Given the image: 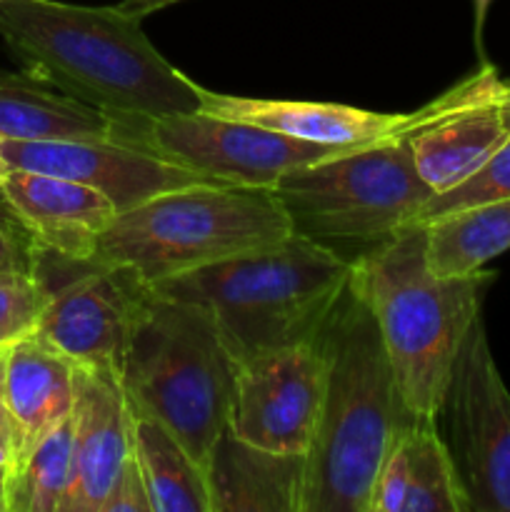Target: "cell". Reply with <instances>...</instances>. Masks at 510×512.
Masks as SVG:
<instances>
[{"mask_svg":"<svg viewBox=\"0 0 510 512\" xmlns=\"http://www.w3.org/2000/svg\"><path fill=\"white\" fill-rule=\"evenodd\" d=\"M0 38L28 73L118 125L203 110V85L168 63L120 5L0 0Z\"/></svg>","mask_w":510,"mask_h":512,"instance_id":"1","label":"cell"},{"mask_svg":"<svg viewBox=\"0 0 510 512\" xmlns=\"http://www.w3.org/2000/svg\"><path fill=\"white\" fill-rule=\"evenodd\" d=\"M325 395L305 455L300 512H370L380 463L415 415L400 395L378 323L348 285L320 335Z\"/></svg>","mask_w":510,"mask_h":512,"instance_id":"2","label":"cell"},{"mask_svg":"<svg viewBox=\"0 0 510 512\" xmlns=\"http://www.w3.org/2000/svg\"><path fill=\"white\" fill-rule=\"evenodd\" d=\"M350 273L353 260L293 230L278 243L150 288L203 308L240 365L315 343L348 290Z\"/></svg>","mask_w":510,"mask_h":512,"instance_id":"3","label":"cell"},{"mask_svg":"<svg viewBox=\"0 0 510 512\" xmlns=\"http://www.w3.org/2000/svg\"><path fill=\"white\" fill-rule=\"evenodd\" d=\"M493 273L438 275L425 225H408L353 260L350 285L378 323L400 395L415 418L435 420Z\"/></svg>","mask_w":510,"mask_h":512,"instance_id":"4","label":"cell"},{"mask_svg":"<svg viewBox=\"0 0 510 512\" xmlns=\"http://www.w3.org/2000/svg\"><path fill=\"white\" fill-rule=\"evenodd\" d=\"M290 233L288 210L270 188L193 183L115 215L95 260L155 285L273 245Z\"/></svg>","mask_w":510,"mask_h":512,"instance_id":"5","label":"cell"},{"mask_svg":"<svg viewBox=\"0 0 510 512\" xmlns=\"http://www.w3.org/2000/svg\"><path fill=\"white\" fill-rule=\"evenodd\" d=\"M235 373L238 363L203 308L148 290L120 383L130 408L158 420L203 470L228 428Z\"/></svg>","mask_w":510,"mask_h":512,"instance_id":"6","label":"cell"},{"mask_svg":"<svg viewBox=\"0 0 510 512\" xmlns=\"http://www.w3.org/2000/svg\"><path fill=\"white\" fill-rule=\"evenodd\" d=\"M408 140L365 145L283 175L273 193L295 233L320 243H380L405 228L433 195L418 175Z\"/></svg>","mask_w":510,"mask_h":512,"instance_id":"7","label":"cell"},{"mask_svg":"<svg viewBox=\"0 0 510 512\" xmlns=\"http://www.w3.org/2000/svg\"><path fill=\"white\" fill-rule=\"evenodd\" d=\"M115 138L143 145L213 183L270 190L290 170L355 150L350 145L293 138L265 125L223 118L208 110L165 115L138 125H118Z\"/></svg>","mask_w":510,"mask_h":512,"instance_id":"8","label":"cell"},{"mask_svg":"<svg viewBox=\"0 0 510 512\" xmlns=\"http://www.w3.org/2000/svg\"><path fill=\"white\" fill-rule=\"evenodd\" d=\"M435 425L468 512H510V390L490 353L483 315L465 335Z\"/></svg>","mask_w":510,"mask_h":512,"instance_id":"9","label":"cell"},{"mask_svg":"<svg viewBox=\"0 0 510 512\" xmlns=\"http://www.w3.org/2000/svg\"><path fill=\"white\" fill-rule=\"evenodd\" d=\"M40 253V250H38ZM55 270H35L50 290L35 335L63 353L75 368L120 380L130 338L150 285L118 265L100 260H63L40 253Z\"/></svg>","mask_w":510,"mask_h":512,"instance_id":"10","label":"cell"},{"mask_svg":"<svg viewBox=\"0 0 510 512\" xmlns=\"http://www.w3.org/2000/svg\"><path fill=\"white\" fill-rule=\"evenodd\" d=\"M505 80L495 65L483 63L468 78L458 80L453 88L425 103L413 113H378V110L353 108L340 103H303V100L243 98V95L213 93L203 88V110L223 118L258 123L293 138L313 140L325 145H385L410 138L428 125L465 105L500 93Z\"/></svg>","mask_w":510,"mask_h":512,"instance_id":"11","label":"cell"},{"mask_svg":"<svg viewBox=\"0 0 510 512\" xmlns=\"http://www.w3.org/2000/svg\"><path fill=\"white\" fill-rule=\"evenodd\" d=\"M325 373L320 338L240 363L230 433L263 450L305 458L318 430Z\"/></svg>","mask_w":510,"mask_h":512,"instance_id":"12","label":"cell"},{"mask_svg":"<svg viewBox=\"0 0 510 512\" xmlns=\"http://www.w3.org/2000/svg\"><path fill=\"white\" fill-rule=\"evenodd\" d=\"M0 155L13 170L60 175L100 190L118 213L168 190L213 183L143 145L110 140H10L0 138ZM228 185V183H225Z\"/></svg>","mask_w":510,"mask_h":512,"instance_id":"13","label":"cell"},{"mask_svg":"<svg viewBox=\"0 0 510 512\" xmlns=\"http://www.w3.org/2000/svg\"><path fill=\"white\" fill-rule=\"evenodd\" d=\"M0 200L40 253L63 260H95L98 243L118 208L108 195L60 175L8 170Z\"/></svg>","mask_w":510,"mask_h":512,"instance_id":"14","label":"cell"},{"mask_svg":"<svg viewBox=\"0 0 510 512\" xmlns=\"http://www.w3.org/2000/svg\"><path fill=\"white\" fill-rule=\"evenodd\" d=\"M133 453L130 403L113 375L75 368L73 485L63 512H100Z\"/></svg>","mask_w":510,"mask_h":512,"instance_id":"15","label":"cell"},{"mask_svg":"<svg viewBox=\"0 0 510 512\" xmlns=\"http://www.w3.org/2000/svg\"><path fill=\"white\" fill-rule=\"evenodd\" d=\"M303 455L263 450L223 430L205 463L210 512H300Z\"/></svg>","mask_w":510,"mask_h":512,"instance_id":"16","label":"cell"},{"mask_svg":"<svg viewBox=\"0 0 510 512\" xmlns=\"http://www.w3.org/2000/svg\"><path fill=\"white\" fill-rule=\"evenodd\" d=\"M5 403L18 433V460L73 413L75 365L40 335L18 340L5 355Z\"/></svg>","mask_w":510,"mask_h":512,"instance_id":"17","label":"cell"},{"mask_svg":"<svg viewBox=\"0 0 510 512\" xmlns=\"http://www.w3.org/2000/svg\"><path fill=\"white\" fill-rule=\"evenodd\" d=\"M503 93L505 88L410 135L415 168L433 195L468 180L505 143L510 133L500 115Z\"/></svg>","mask_w":510,"mask_h":512,"instance_id":"18","label":"cell"},{"mask_svg":"<svg viewBox=\"0 0 510 512\" xmlns=\"http://www.w3.org/2000/svg\"><path fill=\"white\" fill-rule=\"evenodd\" d=\"M118 120L35 73L0 70V138L110 140Z\"/></svg>","mask_w":510,"mask_h":512,"instance_id":"19","label":"cell"},{"mask_svg":"<svg viewBox=\"0 0 510 512\" xmlns=\"http://www.w3.org/2000/svg\"><path fill=\"white\" fill-rule=\"evenodd\" d=\"M130 435L153 512H210L203 465L173 433L130 408Z\"/></svg>","mask_w":510,"mask_h":512,"instance_id":"20","label":"cell"},{"mask_svg":"<svg viewBox=\"0 0 510 512\" xmlns=\"http://www.w3.org/2000/svg\"><path fill=\"white\" fill-rule=\"evenodd\" d=\"M428 263L438 275L485 268L510 250V198L470 205L425 223Z\"/></svg>","mask_w":510,"mask_h":512,"instance_id":"21","label":"cell"},{"mask_svg":"<svg viewBox=\"0 0 510 512\" xmlns=\"http://www.w3.org/2000/svg\"><path fill=\"white\" fill-rule=\"evenodd\" d=\"M73 485V413L8 470V512H63Z\"/></svg>","mask_w":510,"mask_h":512,"instance_id":"22","label":"cell"},{"mask_svg":"<svg viewBox=\"0 0 510 512\" xmlns=\"http://www.w3.org/2000/svg\"><path fill=\"white\" fill-rule=\"evenodd\" d=\"M405 440L408 493L403 512H468L463 485L435 420L415 418Z\"/></svg>","mask_w":510,"mask_h":512,"instance_id":"23","label":"cell"},{"mask_svg":"<svg viewBox=\"0 0 510 512\" xmlns=\"http://www.w3.org/2000/svg\"><path fill=\"white\" fill-rule=\"evenodd\" d=\"M500 198H510V135L468 180L445 190V193L430 195L428 203L418 210V215L408 225H425L430 220L440 218V215Z\"/></svg>","mask_w":510,"mask_h":512,"instance_id":"24","label":"cell"},{"mask_svg":"<svg viewBox=\"0 0 510 512\" xmlns=\"http://www.w3.org/2000/svg\"><path fill=\"white\" fill-rule=\"evenodd\" d=\"M48 300L50 290L38 273H0V348L33 335Z\"/></svg>","mask_w":510,"mask_h":512,"instance_id":"25","label":"cell"},{"mask_svg":"<svg viewBox=\"0 0 510 512\" xmlns=\"http://www.w3.org/2000/svg\"><path fill=\"white\" fill-rule=\"evenodd\" d=\"M405 433L395 440L390 453L380 463L373 493H370V512H403L405 493H408V440H405Z\"/></svg>","mask_w":510,"mask_h":512,"instance_id":"26","label":"cell"},{"mask_svg":"<svg viewBox=\"0 0 510 512\" xmlns=\"http://www.w3.org/2000/svg\"><path fill=\"white\" fill-rule=\"evenodd\" d=\"M100 512H153L148 490H145V480L143 475H140V468L138 463H135L133 453L125 460L123 470H120L118 478H115L113 488H110Z\"/></svg>","mask_w":510,"mask_h":512,"instance_id":"27","label":"cell"},{"mask_svg":"<svg viewBox=\"0 0 510 512\" xmlns=\"http://www.w3.org/2000/svg\"><path fill=\"white\" fill-rule=\"evenodd\" d=\"M38 248L18 223H0V273H35Z\"/></svg>","mask_w":510,"mask_h":512,"instance_id":"28","label":"cell"},{"mask_svg":"<svg viewBox=\"0 0 510 512\" xmlns=\"http://www.w3.org/2000/svg\"><path fill=\"white\" fill-rule=\"evenodd\" d=\"M5 355L8 348H0V440L10 445L15 460V450H18V433H15L13 418H10L8 403H5Z\"/></svg>","mask_w":510,"mask_h":512,"instance_id":"29","label":"cell"},{"mask_svg":"<svg viewBox=\"0 0 510 512\" xmlns=\"http://www.w3.org/2000/svg\"><path fill=\"white\" fill-rule=\"evenodd\" d=\"M175 3H183V0H123V3H118V5L125 10V13H130V15H135V18L143 20L145 15L158 13V10L168 8V5H175Z\"/></svg>","mask_w":510,"mask_h":512,"instance_id":"30","label":"cell"},{"mask_svg":"<svg viewBox=\"0 0 510 512\" xmlns=\"http://www.w3.org/2000/svg\"><path fill=\"white\" fill-rule=\"evenodd\" d=\"M493 0H473L475 5V40H478L480 48V38H483V25H485V15H488V8Z\"/></svg>","mask_w":510,"mask_h":512,"instance_id":"31","label":"cell"},{"mask_svg":"<svg viewBox=\"0 0 510 512\" xmlns=\"http://www.w3.org/2000/svg\"><path fill=\"white\" fill-rule=\"evenodd\" d=\"M500 115H503L505 130L510 133V80H505V93L503 100H500Z\"/></svg>","mask_w":510,"mask_h":512,"instance_id":"32","label":"cell"},{"mask_svg":"<svg viewBox=\"0 0 510 512\" xmlns=\"http://www.w3.org/2000/svg\"><path fill=\"white\" fill-rule=\"evenodd\" d=\"M8 470L0 468V512H8Z\"/></svg>","mask_w":510,"mask_h":512,"instance_id":"33","label":"cell"},{"mask_svg":"<svg viewBox=\"0 0 510 512\" xmlns=\"http://www.w3.org/2000/svg\"><path fill=\"white\" fill-rule=\"evenodd\" d=\"M13 465V450L5 440H0V468H10Z\"/></svg>","mask_w":510,"mask_h":512,"instance_id":"34","label":"cell"},{"mask_svg":"<svg viewBox=\"0 0 510 512\" xmlns=\"http://www.w3.org/2000/svg\"><path fill=\"white\" fill-rule=\"evenodd\" d=\"M8 163H5V160H3V155H0V183H3V178H5V175H8Z\"/></svg>","mask_w":510,"mask_h":512,"instance_id":"35","label":"cell"}]
</instances>
